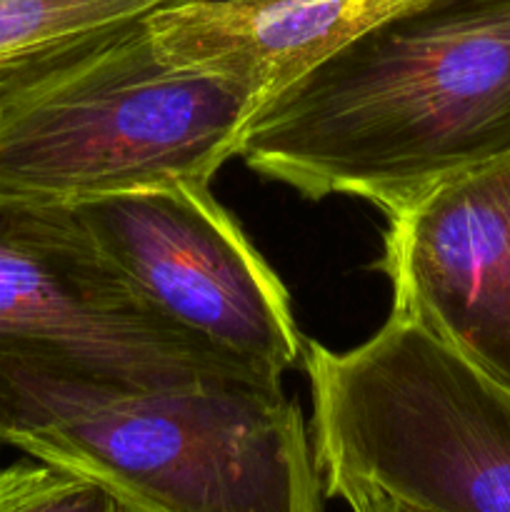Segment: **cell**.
<instances>
[{
	"label": "cell",
	"mask_w": 510,
	"mask_h": 512,
	"mask_svg": "<svg viewBox=\"0 0 510 512\" xmlns=\"http://www.w3.org/2000/svg\"><path fill=\"white\" fill-rule=\"evenodd\" d=\"M393 308L510 390V150L385 215Z\"/></svg>",
	"instance_id": "obj_7"
},
{
	"label": "cell",
	"mask_w": 510,
	"mask_h": 512,
	"mask_svg": "<svg viewBox=\"0 0 510 512\" xmlns=\"http://www.w3.org/2000/svg\"><path fill=\"white\" fill-rule=\"evenodd\" d=\"M418 0H183L145 15L170 63L268 98L335 48Z\"/></svg>",
	"instance_id": "obj_8"
},
{
	"label": "cell",
	"mask_w": 510,
	"mask_h": 512,
	"mask_svg": "<svg viewBox=\"0 0 510 512\" xmlns=\"http://www.w3.org/2000/svg\"><path fill=\"white\" fill-rule=\"evenodd\" d=\"M260 378L153 308L70 205L0 198V448L115 398Z\"/></svg>",
	"instance_id": "obj_2"
},
{
	"label": "cell",
	"mask_w": 510,
	"mask_h": 512,
	"mask_svg": "<svg viewBox=\"0 0 510 512\" xmlns=\"http://www.w3.org/2000/svg\"><path fill=\"white\" fill-rule=\"evenodd\" d=\"M0 512H128L108 490L78 473L23 460L0 470Z\"/></svg>",
	"instance_id": "obj_10"
},
{
	"label": "cell",
	"mask_w": 510,
	"mask_h": 512,
	"mask_svg": "<svg viewBox=\"0 0 510 512\" xmlns=\"http://www.w3.org/2000/svg\"><path fill=\"white\" fill-rule=\"evenodd\" d=\"M325 495L363 485L420 512H510V390L390 313L350 350L305 340Z\"/></svg>",
	"instance_id": "obj_4"
},
{
	"label": "cell",
	"mask_w": 510,
	"mask_h": 512,
	"mask_svg": "<svg viewBox=\"0 0 510 512\" xmlns=\"http://www.w3.org/2000/svg\"><path fill=\"white\" fill-rule=\"evenodd\" d=\"M128 512H325L313 430L283 383L203 380L115 398L18 445Z\"/></svg>",
	"instance_id": "obj_5"
},
{
	"label": "cell",
	"mask_w": 510,
	"mask_h": 512,
	"mask_svg": "<svg viewBox=\"0 0 510 512\" xmlns=\"http://www.w3.org/2000/svg\"><path fill=\"white\" fill-rule=\"evenodd\" d=\"M170 3L183 0H0V110Z\"/></svg>",
	"instance_id": "obj_9"
},
{
	"label": "cell",
	"mask_w": 510,
	"mask_h": 512,
	"mask_svg": "<svg viewBox=\"0 0 510 512\" xmlns=\"http://www.w3.org/2000/svg\"><path fill=\"white\" fill-rule=\"evenodd\" d=\"M510 150V0H418L260 100L238 158L385 215Z\"/></svg>",
	"instance_id": "obj_1"
},
{
	"label": "cell",
	"mask_w": 510,
	"mask_h": 512,
	"mask_svg": "<svg viewBox=\"0 0 510 512\" xmlns=\"http://www.w3.org/2000/svg\"><path fill=\"white\" fill-rule=\"evenodd\" d=\"M258 105L248 85L170 63L135 20L0 110V198L80 205L213 185Z\"/></svg>",
	"instance_id": "obj_3"
},
{
	"label": "cell",
	"mask_w": 510,
	"mask_h": 512,
	"mask_svg": "<svg viewBox=\"0 0 510 512\" xmlns=\"http://www.w3.org/2000/svg\"><path fill=\"white\" fill-rule=\"evenodd\" d=\"M330 498H340L348 505L350 512H420L408 505L398 503L390 495L378 493L373 488H363V485H343V488L335 490Z\"/></svg>",
	"instance_id": "obj_11"
},
{
	"label": "cell",
	"mask_w": 510,
	"mask_h": 512,
	"mask_svg": "<svg viewBox=\"0 0 510 512\" xmlns=\"http://www.w3.org/2000/svg\"><path fill=\"white\" fill-rule=\"evenodd\" d=\"M105 258L185 333L283 383L305 338L280 275L208 183H170L70 205Z\"/></svg>",
	"instance_id": "obj_6"
}]
</instances>
